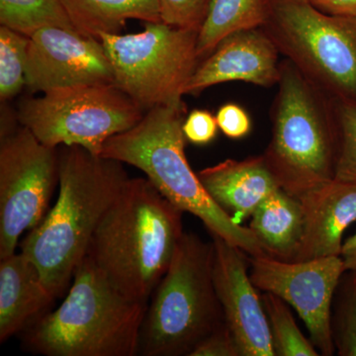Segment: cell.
Wrapping results in <instances>:
<instances>
[{
  "label": "cell",
  "instance_id": "obj_1",
  "mask_svg": "<svg viewBox=\"0 0 356 356\" xmlns=\"http://www.w3.org/2000/svg\"><path fill=\"white\" fill-rule=\"evenodd\" d=\"M58 154L57 202L20 245L55 298L72 282L98 225L129 179L120 161L83 147L60 146Z\"/></svg>",
  "mask_w": 356,
  "mask_h": 356
},
{
  "label": "cell",
  "instance_id": "obj_29",
  "mask_svg": "<svg viewBox=\"0 0 356 356\" xmlns=\"http://www.w3.org/2000/svg\"><path fill=\"white\" fill-rule=\"evenodd\" d=\"M218 127L229 139H243L252 129V121L245 109L234 103L222 105L216 114Z\"/></svg>",
  "mask_w": 356,
  "mask_h": 356
},
{
  "label": "cell",
  "instance_id": "obj_25",
  "mask_svg": "<svg viewBox=\"0 0 356 356\" xmlns=\"http://www.w3.org/2000/svg\"><path fill=\"white\" fill-rule=\"evenodd\" d=\"M339 131L336 178L356 184V103H334Z\"/></svg>",
  "mask_w": 356,
  "mask_h": 356
},
{
  "label": "cell",
  "instance_id": "obj_30",
  "mask_svg": "<svg viewBox=\"0 0 356 356\" xmlns=\"http://www.w3.org/2000/svg\"><path fill=\"white\" fill-rule=\"evenodd\" d=\"M310 2L325 13L356 17V0H310Z\"/></svg>",
  "mask_w": 356,
  "mask_h": 356
},
{
  "label": "cell",
  "instance_id": "obj_22",
  "mask_svg": "<svg viewBox=\"0 0 356 356\" xmlns=\"http://www.w3.org/2000/svg\"><path fill=\"white\" fill-rule=\"evenodd\" d=\"M261 300L275 356L320 355L311 339L300 331L286 302L269 292L262 294Z\"/></svg>",
  "mask_w": 356,
  "mask_h": 356
},
{
  "label": "cell",
  "instance_id": "obj_5",
  "mask_svg": "<svg viewBox=\"0 0 356 356\" xmlns=\"http://www.w3.org/2000/svg\"><path fill=\"white\" fill-rule=\"evenodd\" d=\"M277 84L273 137L262 156L280 188L298 198L336 178V107L286 58Z\"/></svg>",
  "mask_w": 356,
  "mask_h": 356
},
{
  "label": "cell",
  "instance_id": "obj_2",
  "mask_svg": "<svg viewBox=\"0 0 356 356\" xmlns=\"http://www.w3.org/2000/svg\"><path fill=\"white\" fill-rule=\"evenodd\" d=\"M182 214L147 178H129L86 255L117 291L149 304L184 234Z\"/></svg>",
  "mask_w": 356,
  "mask_h": 356
},
{
  "label": "cell",
  "instance_id": "obj_8",
  "mask_svg": "<svg viewBox=\"0 0 356 356\" xmlns=\"http://www.w3.org/2000/svg\"><path fill=\"white\" fill-rule=\"evenodd\" d=\"M197 30L146 22L136 34H102L115 84L145 111L182 102L201 60Z\"/></svg>",
  "mask_w": 356,
  "mask_h": 356
},
{
  "label": "cell",
  "instance_id": "obj_18",
  "mask_svg": "<svg viewBox=\"0 0 356 356\" xmlns=\"http://www.w3.org/2000/svg\"><path fill=\"white\" fill-rule=\"evenodd\" d=\"M248 228L268 257L292 262L304 233V213L298 198L278 188L254 210Z\"/></svg>",
  "mask_w": 356,
  "mask_h": 356
},
{
  "label": "cell",
  "instance_id": "obj_13",
  "mask_svg": "<svg viewBox=\"0 0 356 356\" xmlns=\"http://www.w3.org/2000/svg\"><path fill=\"white\" fill-rule=\"evenodd\" d=\"M211 236L218 298L242 356H275L261 295L248 273V254L224 238Z\"/></svg>",
  "mask_w": 356,
  "mask_h": 356
},
{
  "label": "cell",
  "instance_id": "obj_23",
  "mask_svg": "<svg viewBox=\"0 0 356 356\" xmlns=\"http://www.w3.org/2000/svg\"><path fill=\"white\" fill-rule=\"evenodd\" d=\"M332 341L339 356H356V269L344 271L332 307Z\"/></svg>",
  "mask_w": 356,
  "mask_h": 356
},
{
  "label": "cell",
  "instance_id": "obj_15",
  "mask_svg": "<svg viewBox=\"0 0 356 356\" xmlns=\"http://www.w3.org/2000/svg\"><path fill=\"white\" fill-rule=\"evenodd\" d=\"M298 199L304 233L292 262L341 257L344 232L356 222V184L334 179Z\"/></svg>",
  "mask_w": 356,
  "mask_h": 356
},
{
  "label": "cell",
  "instance_id": "obj_28",
  "mask_svg": "<svg viewBox=\"0 0 356 356\" xmlns=\"http://www.w3.org/2000/svg\"><path fill=\"white\" fill-rule=\"evenodd\" d=\"M218 129L216 116H213L207 110H193L182 125L185 139L198 146L212 142L216 137Z\"/></svg>",
  "mask_w": 356,
  "mask_h": 356
},
{
  "label": "cell",
  "instance_id": "obj_4",
  "mask_svg": "<svg viewBox=\"0 0 356 356\" xmlns=\"http://www.w3.org/2000/svg\"><path fill=\"white\" fill-rule=\"evenodd\" d=\"M147 304L124 296L86 255L63 303L25 331L24 343L44 356H135Z\"/></svg>",
  "mask_w": 356,
  "mask_h": 356
},
{
  "label": "cell",
  "instance_id": "obj_7",
  "mask_svg": "<svg viewBox=\"0 0 356 356\" xmlns=\"http://www.w3.org/2000/svg\"><path fill=\"white\" fill-rule=\"evenodd\" d=\"M261 29L334 103H356V17L332 15L304 0H267Z\"/></svg>",
  "mask_w": 356,
  "mask_h": 356
},
{
  "label": "cell",
  "instance_id": "obj_11",
  "mask_svg": "<svg viewBox=\"0 0 356 356\" xmlns=\"http://www.w3.org/2000/svg\"><path fill=\"white\" fill-rule=\"evenodd\" d=\"M250 276L254 286L286 302L303 321L318 353H336L331 318L334 293L346 270L341 257L288 262L264 257H250Z\"/></svg>",
  "mask_w": 356,
  "mask_h": 356
},
{
  "label": "cell",
  "instance_id": "obj_24",
  "mask_svg": "<svg viewBox=\"0 0 356 356\" xmlns=\"http://www.w3.org/2000/svg\"><path fill=\"white\" fill-rule=\"evenodd\" d=\"M30 38L0 26V99L7 102L25 86L26 64Z\"/></svg>",
  "mask_w": 356,
  "mask_h": 356
},
{
  "label": "cell",
  "instance_id": "obj_20",
  "mask_svg": "<svg viewBox=\"0 0 356 356\" xmlns=\"http://www.w3.org/2000/svg\"><path fill=\"white\" fill-rule=\"evenodd\" d=\"M267 16V0H211L209 10L198 33L201 60L229 35L261 28Z\"/></svg>",
  "mask_w": 356,
  "mask_h": 356
},
{
  "label": "cell",
  "instance_id": "obj_14",
  "mask_svg": "<svg viewBox=\"0 0 356 356\" xmlns=\"http://www.w3.org/2000/svg\"><path fill=\"white\" fill-rule=\"evenodd\" d=\"M280 55L261 28L229 35L201 60L185 95H199L210 86L229 81L273 86L280 79Z\"/></svg>",
  "mask_w": 356,
  "mask_h": 356
},
{
  "label": "cell",
  "instance_id": "obj_10",
  "mask_svg": "<svg viewBox=\"0 0 356 356\" xmlns=\"http://www.w3.org/2000/svg\"><path fill=\"white\" fill-rule=\"evenodd\" d=\"M58 180L57 147L21 125L0 143V259L15 254L20 236L43 221Z\"/></svg>",
  "mask_w": 356,
  "mask_h": 356
},
{
  "label": "cell",
  "instance_id": "obj_6",
  "mask_svg": "<svg viewBox=\"0 0 356 356\" xmlns=\"http://www.w3.org/2000/svg\"><path fill=\"white\" fill-rule=\"evenodd\" d=\"M222 324L214 282V245L184 233L147 304L139 355L191 356Z\"/></svg>",
  "mask_w": 356,
  "mask_h": 356
},
{
  "label": "cell",
  "instance_id": "obj_17",
  "mask_svg": "<svg viewBox=\"0 0 356 356\" xmlns=\"http://www.w3.org/2000/svg\"><path fill=\"white\" fill-rule=\"evenodd\" d=\"M0 261V343H4L34 324L56 298L24 254Z\"/></svg>",
  "mask_w": 356,
  "mask_h": 356
},
{
  "label": "cell",
  "instance_id": "obj_31",
  "mask_svg": "<svg viewBox=\"0 0 356 356\" xmlns=\"http://www.w3.org/2000/svg\"><path fill=\"white\" fill-rule=\"evenodd\" d=\"M341 257L346 270L356 269V232L355 235L350 236L346 242H343Z\"/></svg>",
  "mask_w": 356,
  "mask_h": 356
},
{
  "label": "cell",
  "instance_id": "obj_16",
  "mask_svg": "<svg viewBox=\"0 0 356 356\" xmlns=\"http://www.w3.org/2000/svg\"><path fill=\"white\" fill-rule=\"evenodd\" d=\"M198 177L210 197L238 224L280 188L264 156L226 159L200 170Z\"/></svg>",
  "mask_w": 356,
  "mask_h": 356
},
{
  "label": "cell",
  "instance_id": "obj_27",
  "mask_svg": "<svg viewBox=\"0 0 356 356\" xmlns=\"http://www.w3.org/2000/svg\"><path fill=\"white\" fill-rule=\"evenodd\" d=\"M191 356H242L228 325L222 324L199 343Z\"/></svg>",
  "mask_w": 356,
  "mask_h": 356
},
{
  "label": "cell",
  "instance_id": "obj_32",
  "mask_svg": "<svg viewBox=\"0 0 356 356\" xmlns=\"http://www.w3.org/2000/svg\"><path fill=\"white\" fill-rule=\"evenodd\" d=\"M304 1H310V0H304Z\"/></svg>",
  "mask_w": 356,
  "mask_h": 356
},
{
  "label": "cell",
  "instance_id": "obj_19",
  "mask_svg": "<svg viewBox=\"0 0 356 356\" xmlns=\"http://www.w3.org/2000/svg\"><path fill=\"white\" fill-rule=\"evenodd\" d=\"M77 32L99 39L119 34L126 21L159 22L158 0H60Z\"/></svg>",
  "mask_w": 356,
  "mask_h": 356
},
{
  "label": "cell",
  "instance_id": "obj_12",
  "mask_svg": "<svg viewBox=\"0 0 356 356\" xmlns=\"http://www.w3.org/2000/svg\"><path fill=\"white\" fill-rule=\"evenodd\" d=\"M25 86L31 92L115 83L114 72L99 39L74 30L49 27L30 37Z\"/></svg>",
  "mask_w": 356,
  "mask_h": 356
},
{
  "label": "cell",
  "instance_id": "obj_26",
  "mask_svg": "<svg viewBox=\"0 0 356 356\" xmlns=\"http://www.w3.org/2000/svg\"><path fill=\"white\" fill-rule=\"evenodd\" d=\"M161 22L182 28L200 30L211 0H158Z\"/></svg>",
  "mask_w": 356,
  "mask_h": 356
},
{
  "label": "cell",
  "instance_id": "obj_21",
  "mask_svg": "<svg viewBox=\"0 0 356 356\" xmlns=\"http://www.w3.org/2000/svg\"><path fill=\"white\" fill-rule=\"evenodd\" d=\"M0 24L29 38L44 28L76 31L60 0H0Z\"/></svg>",
  "mask_w": 356,
  "mask_h": 356
},
{
  "label": "cell",
  "instance_id": "obj_9",
  "mask_svg": "<svg viewBox=\"0 0 356 356\" xmlns=\"http://www.w3.org/2000/svg\"><path fill=\"white\" fill-rule=\"evenodd\" d=\"M144 109L115 83L54 89L19 103L16 117L46 146H79L100 156L106 140L128 131Z\"/></svg>",
  "mask_w": 356,
  "mask_h": 356
},
{
  "label": "cell",
  "instance_id": "obj_3",
  "mask_svg": "<svg viewBox=\"0 0 356 356\" xmlns=\"http://www.w3.org/2000/svg\"><path fill=\"white\" fill-rule=\"evenodd\" d=\"M186 113L184 102L147 110L137 125L109 138L100 156L139 168L163 197L182 212L197 217L211 235L250 257L267 255L252 229L218 206L192 170L182 130Z\"/></svg>",
  "mask_w": 356,
  "mask_h": 356
}]
</instances>
